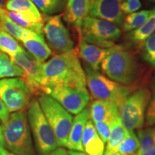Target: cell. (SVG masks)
<instances>
[{
  "mask_svg": "<svg viewBox=\"0 0 155 155\" xmlns=\"http://www.w3.org/2000/svg\"><path fill=\"white\" fill-rule=\"evenodd\" d=\"M40 84L43 88L69 86L86 88V78L76 50L55 55L42 64Z\"/></svg>",
  "mask_w": 155,
  "mask_h": 155,
  "instance_id": "6da1fadb",
  "label": "cell"
},
{
  "mask_svg": "<svg viewBox=\"0 0 155 155\" xmlns=\"http://www.w3.org/2000/svg\"><path fill=\"white\" fill-rule=\"evenodd\" d=\"M101 68L108 78L124 86L138 80L141 73V65L133 54L120 45L114 46L101 64Z\"/></svg>",
  "mask_w": 155,
  "mask_h": 155,
  "instance_id": "7a4b0ae2",
  "label": "cell"
},
{
  "mask_svg": "<svg viewBox=\"0 0 155 155\" xmlns=\"http://www.w3.org/2000/svg\"><path fill=\"white\" fill-rule=\"evenodd\" d=\"M5 148L16 155H35L27 114L13 112L2 126Z\"/></svg>",
  "mask_w": 155,
  "mask_h": 155,
  "instance_id": "3957f363",
  "label": "cell"
},
{
  "mask_svg": "<svg viewBox=\"0 0 155 155\" xmlns=\"http://www.w3.org/2000/svg\"><path fill=\"white\" fill-rule=\"evenodd\" d=\"M38 101L46 119L53 129L58 147H66L72 127L73 116L53 97L45 93L40 94Z\"/></svg>",
  "mask_w": 155,
  "mask_h": 155,
  "instance_id": "277c9868",
  "label": "cell"
},
{
  "mask_svg": "<svg viewBox=\"0 0 155 155\" xmlns=\"http://www.w3.org/2000/svg\"><path fill=\"white\" fill-rule=\"evenodd\" d=\"M28 120L40 155H48L58 147L55 134L38 100L32 99L28 107Z\"/></svg>",
  "mask_w": 155,
  "mask_h": 155,
  "instance_id": "5b68a950",
  "label": "cell"
},
{
  "mask_svg": "<svg viewBox=\"0 0 155 155\" xmlns=\"http://www.w3.org/2000/svg\"><path fill=\"white\" fill-rule=\"evenodd\" d=\"M151 98V91L142 88L131 93L121 103L119 117L128 131L139 129L144 124L147 106Z\"/></svg>",
  "mask_w": 155,
  "mask_h": 155,
  "instance_id": "8992f818",
  "label": "cell"
},
{
  "mask_svg": "<svg viewBox=\"0 0 155 155\" xmlns=\"http://www.w3.org/2000/svg\"><path fill=\"white\" fill-rule=\"evenodd\" d=\"M86 86L92 96L97 100L114 101L121 103L131 94V88L111 80L88 65H85Z\"/></svg>",
  "mask_w": 155,
  "mask_h": 155,
  "instance_id": "52a82bcc",
  "label": "cell"
},
{
  "mask_svg": "<svg viewBox=\"0 0 155 155\" xmlns=\"http://www.w3.org/2000/svg\"><path fill=\"white\" fill-rule=\"evenodd\" d=\"M79 35L89 44L110 48L115 45L114 42L121 36V30L113 23L88 16L83 20Z\"/></svg>",
  "mask_w": 155,
  "mask_h": 155,
  "instance_id": "ba28073f",
  "label": "cell"
},
{
  "mask_svg": "<svg viewBox=\"0 0 155 155\" xmlns=\"http://www.w3.org/2000/svg\"><path fill=\"white\" fill-rule=\"evenodd\" d=\"M32 92L22 78L0 79V98L9 113L28 108Z\"/></svg>",
  "mask_w": 155,
  "mask_h": 155,
  "instance_id": "9c48e42d",
  "label": "cell"
},
{
  "mask_svg": "<svg viewBox=\"0 0 155 155\" xmlns=\"http://www.w3.org/2000/svg\"><path fill=\"white\" fill-rule=\"evenodd\" d=\"M42 35L52 53L59 55L74 49V42L59 15L45 17Z\"/></svg>",
  "mask_w": 155,
  "mask_h": 155,
  "instance_id": "30bf717a",
  "label": "cell"
},
{
  "mask_svg": "<svg viewBox=\"0 0 155 155\" xmlns=\"http://www.w3.org/2000/svg\"><path fill=\"white\" fill-rule=\"evenodd\" d=\"M42 93L53 97L69 113L74 115H77L86 108L90 100L86 88L58 86L43 88Z\"/></svg>",
  "mask_w": 155,
  "mask_h": 155,
  "instance_id": "8fae6325",
  "label": "cell"
},
{
  "mask_svg": "<svg viewBox=\"0 0 155 155\" xmlns=\"http://www.w3.org/2000/svg\"><path fill=\"white\" fill-rule=\"evenodd\" d=\"M11 58L22 69L23 71L22 78L30 87L32 94H41L40 81L42 63L37 61L23 48L12 56Z\"/></svg>",
  "mask_w": 155,
  "mask_h": 155,
  "instance_id": "7c38bea8",
  "label": "cell"
},
{
  "mask_svg": "<svg viewBox=\"0 0 155 155\" xmlns=\"http://www.w3.org/2000/svg\"><path fill=\"white\" fill-rule=\"evenodd\" d=\"M124 0H91L88 15L90 17L104 19L121 26L125 15L121 10Z\"/></svg>",
  "mask_w": 155,
  "mask_h": 155,
  "instance_id": "4fadbf2b",
  "label": "cell"
},
{
  "mask_svg": "<svg viewBox=\"0 0 155 155\" xmlns=\"http://www.w3.org/2000/svg\"><path fill=\"white\" fill-rule=\"evenodd\" d=\"M91 0H67L64 8L63 19L74 27L79 35L84 19L88 17Z\"/></svg>",
  "mask_w": 155,
  "mask_h": 155,
  "instance_id": "5bb4252c",
  "label": "cell"
},
{
  "mask_svg": "<svg viewBox=\"0 0 155 155\" xmlns=\"http://www.w3.org/2000/svg\"><path fill=\"white\" fill-rule=\"evenodd\" d=\"M90 119V110L87 107L73 118L72 127L70 131L65 147L68 150L84 152L82 144V136L86 122Z\"/></svg>",
  "mask_w": 155,
  "mask_h": 155,
  "instance_id": "9a60e30c",
  "label": "cell"
},
{
  "mask_svg": "<svg viewBox=\"0 0 155 155\" xmlns=\"http://www.w3.org/2000/svg\"><path fill=\"white\" fill-rule=\"evenodd\" d=\"M113 48H103L89 44L80 38L79 42V55L90 68L94 71H98L101 64L108 54L113 50Z\"/></svg>",
  "mask_w": 155,
  "mask_h": 155,
  "instance_id": "2e32d148",
  "label": "cell"
},
{
  "mask_svg": "<svg viewBox=\"0 0 155 155\" xmlns=\"http://www.w3.org/2000/svg\"><path fill=\"white\" fill-rule=\"evenodd\" d=\"M121 103L108 100H96L92 103L90 110L91 119L94 123L106 121L112 123L119 116V108Z\"/></svg>",
  "mask_w": 155,
  "mask_h": 155,
  "instance_id": "e0dca14e",
  "label": "cell"
},
{
  "mask_svg": "<svg viewBox=\"0 0 155 155\" xmlns=\"http://www.w3.org/2000/svg\"><path fill=\"white\" fill-rule=\"evenodd\" d=\"M25 50L40 63H43L52 55V51L46 43L42 34L25 39L22 41Z\"/></svg>",
  "mask_w": 155,
  "mask_h": 155,
  "instance_id": "ac0fdd59",
  "label": "cell"
},
{
  "mask_svg": "<svg viewBox=\"0 0 155 155\" xmlns=\"http://www.w3.org/2000/svg\"><path fill=\"white\" fill-rule=\"evenodd\" d=\"M5 12L9 18L19 26L32 31L37 34H42V29L45 23L44 18H38L32 15L7 11L6 9Z\"/></svg>",
  "mask_w": 155,
  "mask_h": 155,
  "instance_id": "d6986e66",
  "label": "cell"
},
{
  "mask_svg": "<svg viewBox=\"0 0 155 155\" xmlns=\"http://www.w3.org/2000/svg\"><path fill=\"white\" fill-rule=\"evenodd\" d=\"M0 20L3 30L20 41L37 34L32 31L19 26L16 22H15L8 17L4 8H0Z\"/></svg>",
  "mask_w": 155,
  "mask_h": 155,
  "instance_id": "ffe728a7",
  "label": "cell"
},
{
  "mask_svg": "<svg viewBox=\"0 0 155 155\" xmlns=\"http://www.w3.org/2000/svg\"><path fill=\"white\" fill-rule=\"evenodd\" d=\"M139 148L135 155H155V126L139 129Z\"/></svg>",
  "mask_w": 155,
  "mask_h": 155,
  "instance_id": "44dd1931",
  "label": "cell"
},
{
  "mask_svg": "<svg viewBox=\"0 0 155 155\" xmlns=\"http://www.w3.org/2000/svg\"><path fill=\"white\" fill-rule=\"evenodd\" d=\"M129 131L122 124L119 116H116L111 124V130L109 138L106 142V147L104 152H117L118 147L125 139Z\"/></svg>",
  "mask_w": 155,
  "mask_h": 155,
  "instance_id": "7402d4cb",
  "label": "cell"
},
{
  "mask_svg": "<svg viewBox=\"0 0 155 155\" xmlns=\"http://www.w3.org/2000/svg\"><path fill=\"white\" fill-rule=\"evenodd\" d=\"M23 71L8 55L0 51V79L22 78Z\"/></svg>",
  "mask_w": 155,
  "mask_h": 155,
  "instance_id": "603a6c76",
  "label": "cell"
},
{
  "mask_svg": "<svg viewBox=\"0 0 155 155\" xmlns=\"http://www.w3.org/2000/svg\"><path fill=\"white\" fill-rule=\"evenodd\" d=\"M155 32V9H153L151 15L140 28L131 31L129 34V39L134 42H144Z\"/></svg>",
  "mask_w": 155,
  "mask_h": 155,
  "instance_id": "cb8c5ba5",
  "label": "cell"
},
{
  "mask_svg": "<svg viewBox=\"0 0 155 155\" xmlns=\"http://www.w3.org/2000/svg\"><path fill=\"white\" fill-rule=\"evenodd\" d=\"M5 7L7 11L25 13L34 15L38 18H43L41 13L31 0H8Z\"/></svg>",
  "mask_w": 155,
  "mask_h": 155,
  "instance_id": "d4e9b609",
  "label": "cell"
},
{
  "mask_svg": "<svg viewBox=\"0 0 155 155\" xmlns=\"http://www.w3.org/2000/svg\"><path fill=\"white\" fill-rule=\"evenodd\" d=\"M152 10H141L127 15L122 22V29L125 32H131L140 28L152 14Z\"/></svg>",
  "mask_w": 155,
  "mask_h": 155,
  "instance_id": "484cf974",
  "label": "cell"
},
{
  "mask_svg": "<svg viewBox=\"0 0 155 155\" xmlns=\"http://www.w3.org/2000/svg\"><path fill=\"white\" fill-rule=\"evenodd\" d=\"M45 17L53 16L62 12L67 0H31Z\"/></svg>",
  "mask_w": 155,
  "mask_h": 155,
  "instance_id": "4316f807",
  "label": "cell"
},
{
  "mask_svg": "<svg viewBox=\"0 0 155 155\" xmlns=\"http://www.w3.org/2000/svg\"><path fill=\"white\" fill-rule=\"evenodd\" d=\"M139 148L138 137L134 131H129L118 147L117 152L122 155H135Z\"/></svg>",
  "mask_w": 155,
  "mask_h": 155,
  "instance_id": "83f0119b",
  "label": "cell"
},
{
  "mask_svg": "<svg viewBox=\"0 0 155 155\" xmlns=\"http://www.w3.org/2000/svg\"><path fill=\"white\" fill-rule=\"evenodd\" d=\"M22 49V47L19 45L16 39L5 31H0V51L11 58Z\"/></svg>",
  "mask_w": 155,
  "mask_h": 155,
  "instance_id": "f1b7e54d",
  "label": "cell"
},
{
  "mask_svg": "<svg viewBox=\"0 0 155 155\" xmlns=\"http://www.w3.org/2000/svg\"><path fill=\"white\" fill-rule=\"evenodd\" d=\"M83 150L87 155H104L105 143L97 134L83 145Z\"/></svg>",
  "mask_w": 155,
  "mask_h": 155,
  "instance_id": "f546056e",
  "label": "cell"
},
{
  "mask_svg": "<svg viewBox=\"0 0 155 155\" xmlns=\"http://www.w3.org/2000/svg\"><path fill=\"white\" fill-rule=\"evenodd\" d=\"M142 50L144 59L155 68V32L144 40Z\"/></svg>",
  "mask_w": 155,
  "mask_h": 155,
  "instance_id": "4dcf8cb0",
  "label": "cell"
},
{
  "mask_svg": "<svg viewBox=\"0 0 155 155\" xmlns=\"http://www.w3.org/2000/svg\"><path fill=\"white\" fill-rule=\"evenodd\" d=\"M147 109V111L145 115L147 125L149 127L155 126V83L152 87L151 98Z\"/></svg>",
  "mask_w": 155,
  "mask_h": 155,
  "instance_id": "1f68e13d",
  "label": "cell"
},
{
  "mask_svg": "<svg viewBox=\"0 0 155 155\" xmlns=\"http://www.w3.org/2000/svg\"><path fill=\"white\" fill-rule=\"evenodd\" d=\"M111 124L112 123L106 121L96 122V123H94V126L97 133H98L99 137L105 144L107 142L108 139L109 138L110 133H111Z\"/></svg>",
  "mask_w": 155,
  "mask_h": 155,
  "instance_id": "d6a6232c",
  "label": "cell"
},
{
  "mask_svg": "<svg viewBox=\"0 0 155 155\" xmlns=\"http://www.w3.org/2000/svg\"><path fill=\"white\" fill-rule=\"evenodd\" d=\"M141 4L139 0H124L121 6V10L125 15L137 12L141 8Z\"/></svg>",
  "mask_w": 155,
  "mask_h": 155,
  "instance_id": "836d02e7",
  "label": "cell"
},
{
  "mask_svg": "<svg viewBox=\"0 0 155 155\" xmlns=\"http://www.w3.org/2000/svg\"><path fill=\"white\" fill-rule=\"evenodd\" d=\"M9 114H10V113H9V110L7 109L2 100L0 98V121H2V123L4 124L8 119Z\"/></svg>",
  "mask_w": 155,
  "mask_h": 155,
  "instance_id": "e575fe53",
  "label": "cell"
},
{
  "mask_svg": "<svg viewBox=\"0 0 155 155\" xmlns=\"http://www.w3.org/2000/svg\"><path fill=\"white\" fill-rule=\"evenodd\" d=\"M48 155H70V153L68 151L64 149L63 147H58L57 149L50 152Z\"/></svg>",
  "mask_w": 155,
  "mask_h": 155,
  "instance_id": "d590c367",
  "label": "cell"
},
{
  "mask_svg": "<svg viewBox=\"0 0 155 155\" xmlns=\"http://www.w3.org/2000/svg\"><path fill=\"white\" fill-rule=\"evenodd\" d=\"M5 151L6 148L5 145V140H4L2 129V126L0 125V155H2Z\"/></svg>",
  "mask_w": 155,
  "mask_h": 155,
  "instance_id": "8d00e7d4",
  "label": "cell"
},
{
  "mask_svg": "<svg viewBox=\"0 0 155 155\" xmlns=\"http://www.w3.org/2000/svg\"><path fill=\"white\" fill-rule=\"evenodd\" d=\"M70 155H87L84 152H78V151H69Z\"/></svg>",
  "mask_w": 155,
  "mask_h": 155,
  "instance_id": "74e56055",
  "label": "cell"
},
{
  "mask_svg": "<svg viewBox=\"0 0 155 155\" xmlns=\"http://www.w3.org/2000/svg\"><path fill=\"white\" fill-rule=\"evenodd\" d=\"M8 0H0V8H4Z\"/></svg>",
  "mask_w": 155,
  "mask_h": 155,
  "instance_id": "f35d334b",
  "label": "cell"
},
{
  "mask_svg": "<svg viewBox=\"0 0 155 155\" xmlns=\"http://www.w3.org/2000/svg\"><path fill=\"white\" fill-rule=\"evenodd\" d=\"M104 155H122L119 152H104Z\"/></svg>",
  "mask_w": 155,
  "mask_h": 155,
  "instance_id": "ab89813d",
  "label": "cell"
},
{
  "mask_svg": "<svg viewBox=\"0 0 155 155\" xmlns=\"http://www.w3.org/2000/svg\"><path fill=\"white\" fill-rule=\"evenodd\" d=\"M2 155H16V154H13V153H12V152H9L8 150H6V151H5V152L3 153V154H2Z\"/></svg>",
  "mask_w": 155,
  "mask_h": 155,
  "instance_id": "60d3db41",
  "label": "cell"
},
{
  "mask_svg": "<svg viewBox=\"0 0 155 155\" xmlns=\"http://www.w3.org/2000/svg\"><path fill=\"white\" fill-rule=\"evenodd\" d=\"M2 24H1V20H0V31H2Z\"/></svg>",
  "mask_w": 155,
  "mask_h": 155,
  "instance_id": "b9f144b4",
  "label": "cell"
},
{
  "mask_svg": "<svg viewBox=\"0 0 155 155\" xmlns=\"http://www.w3.org/2000/svg\"><path fill=\"white\" fill-rule=\"evenodd\" d=\"M148 1H150V2H155V0H148Z\"/></svg>",
  "mask_w": 155,
  "mask_h": 155,
  "instance_id": "7bdbcfd3",
  "label": "cell"
}]
</instances>
